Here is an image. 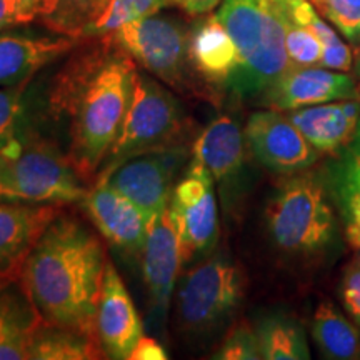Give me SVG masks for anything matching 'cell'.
Returning a JSON list of instances; mask_svg holds the SVG:
<instances>
[{"mask_svg": "<svg viewBox=\"0 0 360 360\" xmlns=\"http://www.w3.org/2000/svg\"><path fill=\"white\" fill-rule=\"evenodd\" d=\"M137 69L112 39L96 37L62 67L49 90L53 117L69 120V160L84 180L96 177L119 137Z\"/></svg>", "mask_w": 360, "mask_h": 360, "instance_id": "6da1fadb", "label": "cell"}, {"mask_svg": "<svg viewBox=\"0 0 360 360\" xmlns=\"http://www.w3.org/2000/svg\"><path fill=\"white\" fill-rule=\"evenodd\" d=\"M107 264L101 238L60 212L27 255L17 283L45 322L97 337Z\"/></svg>", "mask_w": 360, "mask_h": 360, "instance_id": "7a4b0ae2", "label": "cell"}, {"mask_svg": "<svg viewBox=\"0 0 360 360\" xmlns=\"http://www.w3.org/2000/svg\"><path fill=\"white\" fill-rule=\"evenodd\" d=\"M217 17L238 51L227 85L240 97L264 94L290 67L281 0H224Z\"/></svg>", "mask_w": 360, "mask_h": 360, "instance_id": "3957f363", "label": "cell"}, {"mask_svg": "<svg viewBox=\"0 0 360 360\" xmlns=\"http://www.w3.org/2000/svg\"><path fill=\"white\" fill-rule=\"evenodd\" d=\"M85 182L69 157L29 135L17 147L0 154V202L74 204L89 193Z\"/></svg>", "mask_w": 360, "mask_h": 360, "instance_id": "277c9868", "label": "cell"}, {"mask_svg": "<svg viewBox=\"0 0 360 360\" xmlns=\"http://www.w3.org/2000/svg\"><path fill=\"white\" fill-rule=\"evenodd\" d=\"M267 227L274 244L289 254H317L330 244L334 210L315 175L292 174L281 184L269 202Z\"/></svg>", "mask_w": 360, "mask_h": 360, "instance_id": "5b68a950", "label": "cell"}, {"mask_svg": "<svg viewBox=\"0 0 360 360\" xmlns=\"http://www.w3.org/2000/svg\"><path fill=\"white\" fill-rule=\"evenodd\" d=\"M184 130L186 122L177 98L155 80L137 74L124 125L97 180L132 157L184 143Z\"/></svg>", "mask_w": 360, "mask_h": 360, "instance_id": "8992f818", "label": "cell"}, {"mask_svg": "<svg viewBox=\"0 0 360 360\" xmlns=\"http://www.w3.org/2000/svg\"><path fill=\"white\" fill-rule=\"evenodd\" d=\"M245 277L232 260L217 255L192 267L180 281L175 315L180 328L207 332L231 315L242 302Z\"/></svg>", "mask_w": 360, "mask_h": 360, "instance_id": "52a82bcc", "label": "cell"}, {"mask_svg": "<svg viewBox=\"0 0 360 360\" xmlns=\"http://www.w3.org/2000/svg\"><path fill=\"white\" fill-rule=\"evenodd\" d=\"M110 35L132 60L164 84L175 89L186 85L188 37L179 20L154 13L125 24Z\"/></svg>", "mask_w": 360, "mask_h": 360, "instance_id": "ba28073f", "label": "cell"}, {"mask_svg": "<svg viewBox=\"0 0 360 360\" xmlns=\"http://www.w3.org/2000/svg\"><path fill=\"white\" fill-rule=\"evenodd\" d=\"M169 210L179 233L182 262L212 249L219 237L217 200L212 175L200 164L191 162L174 188Z\"/></svg>", "mask_w": 360, "mask_h": 360, "instance_id": "9c48e42d", "label": "cell"}, {"mask_svg": "<svg viewBox=\"0 0 360 360\" xmlns=\"http://www.w3.org/2000/svg\"><path fill=\"white\" fill-rule=\"evenodd\" d=\"M186 157V143H177L132 157L112 170L107 177L98 180L109 182L152 217L170 205L177 186L175 179Z\"/></svg>", "mask_w": 360, "mask_h": 360, "instance_id": "30bf717a", "label": "cell"}, {"mask_svg": "<svg viewBox=\"0 0 360 360\" xmlns=\"http://www.w3.org/2000/svg\"><path fill=\"white\" fill-rule=\"evenodd\" d=\"M244 137L255 159L272 172L299 174L317 160V150L281 110L254 112L245 124Z\"/></svg>", "mask_w": 360, "mask_h": 360, "instance_id": "8fae6325", "label": "cell"}, {"mask_svg": "<svg viewBox=\"0 0 360 360\" xmlns=\"http://www.w3.org/2000/svg\"><path fill=\"white\" fill-rule=\"evenodd\" d=\"M357 97L354 77L344 72H332L321 67L290 65L264 92L269 109L294 112L304 107Z\"/></svg>", "mask_w": 360, "mask_h": 360, "instance_id": "7c38bea8", "label": "cell"}, {"mask_svg": "<svg viewBox=\"0 0 360 360\" xmlns=\"http://www.w3.org/2000/svg\"><path fill=\"white\" fill-rule=\"evenodd\" d=\"M84 207L97 231L127 254H142L150 215L105 180H97L85 195Z\"/></svg>", "mask_w": 360, "mask_h": 360, "instance_id": "4fadbf2b", "label": "cell"}, {"mask_svg": "<svg viewBox=\"0 0 360 360\" xmlns=\"http://www.w3.org/2000/svg\"><path fill=\"white\" fill-rule=\"evenodd\" d=\"M142 272L152 310L165 317L182 267V250L169 207L154 214L148 222L142 249Z\"/></svg>", "mask_w": 360, "mask_h": 360, "instance_id": "5bb4252c", "label": "cell"}, {"mask_svg": "<svg viewBox=\"0 0 360 360\" xmlns=\"http://www.w3.org/2000/svg\"><path fill=\"white\" fill-rule=\"evenodd\" d=\"M97 337L107 359L127 360L143 337V323L132 297L110 262L97 309Z\"/></svg>", "mask_w": 360, "mask_h": 360, "instance_id": "9a60e30c", "label": "cell"}, {"mask_svg": "<svg viewBox=\"0 0 360 360\" xmlns=\"http://www.w3.org/2000/svg\"><path fill=\"white\" fill-rule=\"evenodd\" d=\"M60 207L0 202V277L19 282L27 255Z\"/></svg>", "mask_w": 360, "mask_h": 360, "instance_id": "2e32d148", "label": "cell"}, {"mask_svg": "<svg viewBox=\"0 0 360 360\" xmlns=\"http://www.w3.org/2000/svg\"><path fill=\"white\" fill-rule=\"evenodd\" d=\"M290 120L317 152L345 150L360 124V102L344 98L290 112Z\"/></svg>", "mask_w": 360, "mask_h": 360, "instance_id": "e0dca14e", "label": "cell"}, {"mask_svg": "<svg viewBox=\"0 0 360 360\" xmlns=\"http://www.w3.org/2000/svg\"><path fill=\"white\" fill-rule=\"evenodd\" d=\"M77 40L57 37H34L24 34L0 35V85H15L32 79L34 74L57 60L75 47Z\"/></svg>", "mask_w": 360, "mask_h": 360, "instance_id": "ac0fdd59", "label": "cell"}, {"mask_svg": "<svg viewBox=\"0 0 360 360\" xmlns=\"http://www.w3.org/2000/svg\"><path fill=\"white\" fill-rule=\"evenodd\" d=\"M187 58L209 84H229L238 65V51L217 15L199 22L188 35Z\"/></svg>", "mask_w": 360, "mask_h": 360, "instance_id": "d6986e66", "label": "cell"}, {"mask_svg": "<svg viewBox=\"0 0 360 360\" xmlns=\"http://www.w3.org/2000/svg\"><path fill=\"white\" fill-rule=\"evenodd\" d=\"M15 283L0 290V360H32L35 337L45 321Z\"/></svg>", "mask_w": 360, "mask_h": 360, "instance_id": "ffe728a7", "label": "cell"}, {"mask_svg": "<svg viewBox=\"0 0 360 360\" xmlns=\"http://www.w3.org/2000/svg\"><path fill=\"white\" fill-rule=\"evenodd\" d=\"M245 137L231 117L220 115L199 134L192 146V160L212 175L214 182H224L244 164Z\"/></svg>", "mask_w": 360, "mask_h": 360, "instance_id": "44dd1931", "label": "cell"}, {"mask_svg": "<svg viewBox=\"0 0 360 360\" xmlns=\"http://www.w3.org/2000/svg\"><path fill=\"white\" fill-rule=\"evenodd\" d=\"M109 0H39L37 19L53 34L85 39Z\"/></svg>", "mask_w": 360, "mask_h": 360, "instance_id": "7402d4cb", "label": "cell"}, {"mask_svg": "<svg viewBox=\"0 0 360 360\" xmlns=\"http://www.w3.org/2000/svg\"><path fill=\"white\" fill-rule=\"evenodd\" d=\"M312 335L328 359L349 360L360 357V335L352 323L332 302H322L314 314Z\"/></svg>", "mask_w": 360, "mask_h": 360, "instance_id": "603a6c76", "label": "cell"}, {"mask_svg": "<svg viewBox=\"0 0 360 360\" xmlns=\"http://www.w3.org/2000/svg\"><path fill=\"white\" fill-rule=\"evenodd\" d=\"M105 357L97 337L45 322L35 337L32 360H96Z\"/></svg>", "mask_w": 360, "mask_h": 360, "instance_id": "cb8c5ba5", "label": "cell"}, {"mask_svg": "<svg viewBox=\"0 0 360 360\" xmlns=\"http://www.w3.org/2000/svg\"><path fill=\"white\" fill-rule=\"evenodd\" d=\"M281 2L290 20L309 29L321 39L323 44L322 67L340 72L352 69V52L349 45L342 42L335 30L326 20H322L310 0H281Z\"/></svg>", "mask_w": 360, "mask_h": 360, "instance_id": "d4e9b609", "label": "cell"}, {"mask_svg": "<svg viewBox=\"0 0 360 360\" xmlns=\"http://www.w3.org/2000/svg\"><path fill=\"white\" fill-rule=\"evenodd\" d=\"M265 360H304L310 350L302 327L285 315H269L255 327Z\"/></svg>", "mask_w": 360, "mask_h": 360, "instance_id": "484cf974", "label": "cell"}, {"mask_svg": "<svg viewBox=\"0 0 360 360\" xmlns=\"http://www.w3.org/2000/svg\"><path fill=\"white\" fill-rule=\"evenodd\" d=\"M170 2L172 0H109L85 39L114 34L125 24L154 15Z\"/></svg>", "mask_w": 360, "mask_h": 360, "instance_id": "4316f807", "label": "cell"}, {"mask_svg": "<svg viewBox=\"0 0 360 360\" xmlns=\"http://www.w3.org/2000/svg\"><path fill=\"white\" fill-rule=\"evenodd\" d=\"M25 82L0 89V154L17 147L27 137L22 134Z\"/></svg>", "mask_w": 360, "mask_h": 360, "instance_id": "83f0119b", "label": "cell"}, {"mask_svg": "<svg viewBox=\"0 0 360 360\" xmlns=\"http://www.w3.org/2000/svg\"><path fill=\"white\" fill-rule=\"evenodd\" d=\"M335 192L345 222V237L354 249L360 250V180L342 165L337 169Z\"/></svg>", "mask_w": 360, "mask_h": 360, "instance_id": "f1b7e54d", "label": "cell"}, {"mask_svg": "<svg viewBox=\"0 0 360 360\" xmlns=\"http://www.w3.org/2000/svg\"><path fill=\"white\" fill-rule=\"evenodd\" d=\"M283 22H285V49L287 56H289L290 65H322L323 44L321 42V39H319L314 32H310L309 29H305V27L290 20L289 17H287L285 11H283Z\"/></svg>", "mask_w": 360, "mask_h": 360, "instance_id": "f546056e", "label": "cell"}, {"mask_svg": "<svg viewBox=\"0 0 360 360\" xmlns=\"http://www.w3.org/2000/svg\"><path fill=\"white\" fill-rule=\"evenodd\" d=\"M350 42H360V0H310Z\"/></svg>", "mask_w": 360, "mask_h": 360, "instance_id": "4dcf8cb0", "label": "cell"}, {"mask_svg": "<svg viewBox=\"0 0 360 360\" xmlns=\"http://www.w3.org/2000/svg\"><path fill=\"white\" fill-rule=\"evenodd\" d=\"M220 360H259L262 359L255 328L238 326L225 337L222 347L214 355Z\"/></svg>", "mask_w": 360, "mask_h": 360, "instance_id": "1f68e13d", "label": "cell"}, {"mask_svg": "<svg viewBox=\"0 0 360 360\" xmlns=\"http://www.w3.org/2000/svg\"><path fill=\"white\" fill-rule=\"evenodd\" d=\"M39 17V0H0V32L30 24Z\"/></svg>", "mask_w": 360, "mask_h": 360, "instance_id": "d6a6232c", "label": "cell"}, {"mask_svg": "<svg viewBox=\"0 0 360 360\" xmlns=\"http://www.w3.org/2000/svg\"><path fill=\"white\" fill-rule=\"evenodd\" d=\"M342 300L345 309L352 315L354 321L360 323V260L354 262L345 270L344 281H342Z\"/></svg>", "mask_w": 360, "mask_h": 360, "instance_id": "836d02e7", "label": "cell"}, {"mask_svg": "<svg viewBox=\"0 0 360 360\" xmlns=\"http://www.w3.org/2000/svg\"><path fill=\"white\" fill-rule=\"evenodd\" d=\"M167 359V352L162 345L152 337H142L137 342L132 354H130L129 360H165Z\"/></svg>", "mask_w": 360, "mask_h": 360, "instance_id": "e575fe53", "label": "cell"}, {"mask_svg": "<svg viewBox=\"0 0 360 360\" xmlns=\"http://www.w3.org/2000/svg\"><path fill=\"white\" fill-rule=\"evenodd\" d=\"M340 165L345 170H349L355 179L360 180V124L354 139L350 141L349 146L345 147V155Z\"/></svg>", "mask_w": 360, "mask_h": 360, "instance_id": "d590c367", "label": "cell"}, {"mask_svg": "<svg viewBox=\"0 0 360 360\" xmlns=\"http://www.w3.org/2000/svg\"><path fill=\"white\" fill-rule=\"evenodd\" d=\"M179 7L191 13V15H204L214 11L219 6L220 0H172Z\"/></svg>", "mask_w": 360, "mask_h": 360, "instance_id": "8d00e7d4", "label": "cell"}, {"mask_svg": "<svg viewBox=\"0 0 360 360\" xmlns=\"http://www.w3.org/2000/svg\"><path fill=\"white\" fill-rule=\"evenodd\" d=\"M8 283H12V281H8V278H4V277H0V290H2V289H6V287L8 285Z\"/></svg>", "mask_w": 360, "mask_h": 360, "instance_id": "74e56055", "label": "cell"}, {"mask_svg": "<svg viewBox=\"0 0 360 360\" xmlns=\"http://www.w3.org/2000/svg\"><path fill=\"white\" fill-rule=\"evenodd\" d=\"M357 57H359V58H360V51H359V52H357Z\"/></svg>", "mask_w": 360, "mask_h": 360, "instance_id": "f35d334b", "label": "cell"}, {"mask_svg": "<svg viewBox=\"0 0 360 360\" xmlns=\"http://www.w3.org/2000/svg\"><path fill=\"white\" fill-rule=\"evenodd\" d=\"M359 70H360V58H359Z\"/></svg>", "mask_w": 360, "mask_h": 360, "instance_id": "ab89813d", "label": "cell"}, {"mask_svg": "<svg viewBox=\"0 0 360 360\" xmlns=\"http://www.w3.org/2000/svg\"><path fill=\"white\" fill-rule=\"evenodd\" d=\"M359 260H360V257H359Z\"/></svg>", "mask_w": 360, "mask_h": 360, "instance_id": "60d3db41", "label": "cell"}]
</instances>
